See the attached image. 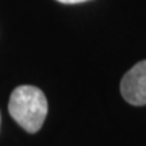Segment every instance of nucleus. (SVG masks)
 Instances as JSON below:
<instances>
[{
	"label": "nucleus",
	"instance_id": "1",
	"mask_svg": "<svg viewBox=\"0 0 146 146\" xmlns=\"http://www.w3.org/2000/svg\"><path fill=\"white\" fill-rule=\"evenodd\" d=\"M8 111L18 125L27 133H36L47 115V100L39 88L21 85L12 91Z\"/></svg>",
	"mask_w": 146,
	"mask_h": 146
},
{
	"label": "nucleus",
	"instance_id": "2",
	"mask_svg": "<svg viewBox=\"0 0 146 146\" xmlns=\"http://www.w3.org/2000/svg\"><path fill=\"white\" fill-rule=\"evenodd\" d=\"M120 94L131 106L146 104V60L126 72L120 81Z\"/></svg>",
	"mask_w": 146,
	"mask_h": 146
},
{
	"label": "nucleus",
	"instance_id": "3",
	"mask_svg": "<svg viewBox=\"0 0 146 146\" xmlns=\"http://www.w3.org/2000/svg\"><path fill=\"white\" fill-rule=\"evenodd\" d=\"M60 3L64 4H77V3H83V1H88V0H57Z\"/></svg>",
	"mask_w": 146,
	"mask_h": 146
}]
</instances>
